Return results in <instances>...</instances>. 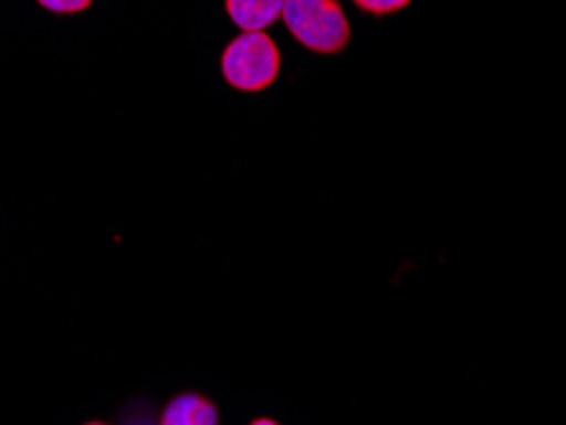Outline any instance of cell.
I'll return each instance as SVG.
<instances>
[{
  "instance_id": "obj_4",
  "label": "cell",
  "mask_w": 566,
  "mask_h": 425,
  "mask_svg": "<svg viewBox=\"0 0 566 425\" xmlns=\"http://www.w3.org/2000/svg\"><path fill=\"white\" fill-rule=\"evenodd\" d=\"M286 0H224V11L240 31H265L281 19Z\"/></svg>"
},
{
  "instance_id": "obj_5",
  "label": "cell",
  "mask_w": 566,
  "mask_h": 425,
  "mask_svg": "<svg viewBox=\"0 0 566 425\" xmlns=\"http://www.w3.org/2000/svg\"><path fill=\"white\" fill-rule=\"evenodd\" d=\"M360 11L370 15H394L411 6V0H353Z\"/></svg>"
},
{
  "instance_id": "obj_3",
  "label": "cell",
  "mask_w": 566,
  "mask_h": 425,
  "mask_svg": "<svg viewBox=\"0 0 566 425\" xmlns=\"http://www.w3.org/2000/svg\"><path fill=\"white\" fill-rule=\"evenodd\" d=\"M161 425H220V413L210 397L181 393L164 407Z\"/></svg>"
},
{
  "instance_id": "obj_1",
  "label": "cell",
  "mask_w": 566,
  "mask_h": 425,
  "mask_svg": "<svg viewBox=\"0 0 566 425\" xmlns=\"http://www.w3.org/2000/svg\"><path fill=\"white\" fill-rule=\"evenodd\" d=\"M283 26L314 54H339L349 44V21L339 0H286Z\"/></svg>"
},
{
  "instance_id": "obj_2",
  "label": "cell",
  "mask_w": 566,
  "mask_h": 425,
  "mask_svg": "<svg viewBox=\"0 0 566 425\" xmlns=\"http://www.w3.org/2000/svg\"><path fill=\"white\" fill-rule=\"evenodd\" d=\"M224 82L238 92L269 89L281 74V52L265 31H243L220 56Z\"/></svg>"
},
{
  "instance_id": "obj_7",
  "label": "cell",
  "mask_w": 566,
  "mask_h": 425,
  "mask_svg": "<svg viewBox=\"0 0 566 425\" xmlns=\"http://www.w3.org/2000/svg\"><path fill=\"white\" fill-rule=\"evenodd\" d=\"M251 425H279V423L271 421V418H255Z\"/></svg>"
},
{
  "instance_id": "obj_8",
  "label": "cell",
  "mask_w": 566,
  "mask_h": 425,
  "mask_svg": "<svg viewBox=\"0 0 566 425\" xmlns=\"http://www.w3.org/2000/svg\"><path fill=\"white\" fill-rule=\"evenodd\" d=\"M85 425H107V423H97V421H93V423H85Z\"/></svg>"
},
{
  "instance_id": "obj_6",
  "label": "cell",
  "mask_w": 566,
  "mask_h": 425,
  "mask_svg": "<svg viewBox=\"0 0 566 425\" xmlns=\"http://www.w3.org/2000/svg\"><path fill=\"white\" fill-rule=\"evenodd\" d=\"M36 3L41 8H46V11H52V13L70 15V13L87 11V8L93 6V0H36Z\"/></svg>"
}]
</instances>
